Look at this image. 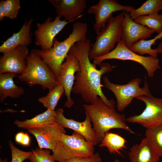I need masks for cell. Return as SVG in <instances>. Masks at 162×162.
Returning a JSON list of instances; mask_svg holds the SVG:
<instances>
[{
  "instance_id": "22",
  "label": "cell",
  "mask_w": 162,
  "mask_h": 162,
  "mask_svg": "<svg viewBox=\"0 0 162 162\" xmlns=\"http://www.w3.org/2000/svg\"><path fill=\"white\" fill-rule=\"evenodd\" d=\"M127 141L118 134L108 132L105 134L100 147H106L111 154H121V151L126 148Z\"/></svg>"
},
{
  "instance_id": "13",
  "label": "cell",
  "mask_w": 162,
  "mask_h": 162,
  "mask_svg": "<svg viewBox=\"0 0 162 162\" xmlns=\"http://www.w3.org/2000/svg\"><path fill=\"white\" fill-rule=\"evenodd\" d=\"M29 54L28 47L23 46L3 54L0 59V74H22L26 68Z\"/></svg>"
},
{
  "instance_id": "24",
  "label": "cell",
  "mask_w": 162,
  "mask_h": 162,
  "mask_svg": "<svg viewBox=\"0 0 162 162\" xmlns=\"http://www.w3.org/2000/svg\"><path fill=\"white\" fill-rule=\"evenodd\" d=\"M162 10V0H147L129 14L132 19L134 20L140 16L158 13Z\"/></svg>"
},
{
  "instance_id": "32",
  "label": "cell",
  "mask_w": 162,
  "mask_h": 162,
  "mask_svg": "<svg viewBox=\"0 0 162 162\" xmlns=\"http://www.w3.org/2000/svg\"><path fill=\"white\" fill-rule=\"evenodd\" d=\"M30 143V137L27 133H25L21 145L24 146H29Z\"/></svg>"
},
{
  "instance_id": "18",
  "label": "cell",
  "mask_w": 162,
  "mask_h": 162,
  "mask_svg": "<svg viewBox=\"0 0 162 162\" xmlns=\"http://www.w3.org/2000/svg\"><path fill=\"white\" fill-rule=\"evenodd\" d=\"M33 21L32 18L26 20L19 32L14 33L3 42L0 46V52L3 54L19 46L28 47L32 41L31 28Z\"/></svg>"
},
{
  "instance_id": "27",
  "label": "cell",
  "mask_w": 162,
  "mask_h": 162,
  "mask_svg": "<svg viewBox=\"0 0 162 162\" xmlns=\"http://www.w3.org/2000/svg\"><path fill=\"white\" fill-rule=\"evenodd\" d=\"M145 136L160 156L162 157V125L146 129Z\"/></svg>"
},
{
  "instance_id": "21",
  "label": "cell",
  "mask_w": 162,
  "mask_h": 162,
  "mask_svg": "<svg viewBox=\"0 0 162 162\" xmlns=\"http://www.w3.org/2000/svg\"><path fill=\"white\" fill-rule=\"evenodd\" d=\"M56 122V111L47 109L45 112L37 115L31 119L23 121L16 120L14 123L18 128L28 130L54 123Z\"/></svg>"
},
{
  "instance_id": "19",
  "label": "cell",
  "mask_w": 162,
  "mask_h": 162,
  "mask_svg": "<svg viewBox=\"0 0 162 162\" xmlns=\"http://www.w3.org/2000/svg\"><path fill=\"white\" fill-rule=\"evenodd\" d=\"M128 155L130 162H159L160 157L146 137L132 146Z\"/></svg>"
},
{
  "instance_id": "37",
  "label": "cell",
  "mask_w": 162,
  "mask_h": 162,
  "mask_svg": "<svg viewBox=\"0 0 162 162\" xmlns=\"http://www.w3.org/2000/svg\"><path fill=\"white\" fill-rule=\"evenodd\" d=\"M114 162H120V161L118 159H116L114 160Z\"/></svg>"
},
{
  "instance_id": "30",
  "label": "cell",
  "mask_w": 162,
  "mask_h": 162,
  "mask_svg": "<svg viewBox=\"0 0 162 162\" xmlns=\"http://www.w3.org/2000/svg\"><path fill=\"white\" fill-rule=\"evenodd\" d=\"M9 145L11 153V162H23L28 159L32 151L25 152L19 149L15 146L11 141L9 142Z\"/></svg>"
},
{
  "instance_id": "7",
  "label": "cell",
  "mask_w": 162,
  "mask_h": 162,
  "mask_svg": "<svg viewBox=\"0 0 162 162\" xmlns=\"http://www.w3.org/2000/svg\"><path fill=\"white\" fill-rule=\"evenodd\" d=\"M103 79L104 86L115 95L117 101L116 108L119 112L123 111L134 98L152 95L146 78L142 87L140 86L141 80L139 78L134 79L124 85L114 84L109 80L106 76H103Z\"/></svg>"
},
{
  "instance_id": "36",
  "label": "cell",
  "mask_w": 162,
  "mask_h": 162,
  "mask_svg": "<svg viewBox=\"0 0 162 162\" xmlns=\"http://www.w3.org/2000/svg\"><path fill=\"white\" fill-rule=\"evenodd\" d=\"M0 162H8L7 159L5 158L4 160H2L1 158L0 159Z\"/></svg>"
},
{
  "instance_id": "2",
  "label": "cell",
  "mask_w": 162,
  "mask_h": 162,
  "mask_svg": "<svg viewBox=\"0 0 162 162\" xmlns=\"http://www.w3.org/2000/svg\"><path fill=\"white\" fill-rule=\"evenodd\" d=\"M83 106L93 123L97 144L100 143L105 134L112 129H122L135 134L127 124L125 114L109 107L99 97L94 103L84 104Z\"/></svg>"
},
{
  "instance_id": "34",
  "label": "cell",
  "mask_w": 162,
  "mask_h": 162,
  "mask_svg": "<svg viewBox=\"0 0 162 162\" xmlns=\"http://www.w3.org/2000/svg\"><path fill=\"white\" fill-rule=\"evenodd\" d=\"M24 134L25 133L22 132H18L16 134L15 136V140L17 143L21 144Z\"/></svg>"
},
{
  "instance_id": "14",
  "label": "cell",
  "mask_w": 162,
  "mask_h": 162,
  "mask_svg": "<svg viewBox=\"0 0 162 162\" xmlns=\"http://www.w3.org/2000/svg\"><path fill=\"white\" fill-rule=\"evenodd\" d=\"M121 40L129 48L132 44L142 39L150 38L155 31L143 26L132 19L129 13L124 11L122 22Z\"/></svg>"
},
{
  "instance_id": "8",
  "label": "cell",
  "mask_w": 162,
  "mask_h": 162,
  "mask_svg": "<svg viewBox=\"0 0 162 162\" xmlns=\"http://www.w3.org/2000/svg\"><path fill=\"white\" fill-rule=\"evenodd\" d=\"M110 59L130 60L137 62L144 68L148 76L150 78L154 77L155 72L161 68L159 59L157 58L143 56L135 53L127 47L121 40L110 52L94 58L93 63L96 65H100L104 60Z\"/></svg>"
},
{
  "instance_id": "5",
  "label": "cell",
  "mask_w": 162,
  "mask_h": 162,
  "mask_svg": "<svg viewBox=\"0 0 162 162\" xmlns=\"http://www.w3.org/2000/svg\"><path fill=\"white\" fill-rule=\"evenodd\" d=\"M81 134L74 131L71 135L63 134L52 150L56 161L77 157H88L94 154V146Z\"/></svg>"
},
{
  "instance_id": "20",
  "label": "cell",
  "mask_w": 162,
  "mask_h": 162,
  "mask_svg": "<svg viewBox=\"0 0 162 162\" xmlns=\"http://www.w3.org/2000/svg\"><path fill=\"white\" fill-rule=\"evenodd\" d=\"M17 74L7 73L0 74V102L2 103L8 97L18 98L25 93V90L21 86H17L14 79Z\"/></svg>"
},
{
  "instance_id": "31",
  "label": "cell",
  "mask_w": 162,
  "mask_h": 162,
  "mask_svg": "<svg viewBox=\"0 0 162 162\" xmlns=\"http://www.w3.org/2000/svg\"><path fill=\"white\" fill-rule=\"evenodd\" d=\"M99 154L96 152L88 157H77L61 160L59 162H101Z\"/></svg>"
},
{
  "instance_id": "23",
  "label": "cell",
  "mask_w": 162,
  "mask_h": 162,
  "mask_svg": "<svg viewBox=\"0 0 162 162\" xmlns=\"http://www.w3.org/2000/svg\"><path fill=\"white\" fill-rule=\"evenodd\" d=\"M162 38V31L154 37L153 39L148 40L142 39L132 44L128 48L136 53L142 56L145 54H148L154 58H157V50L156 49L151 48L152 45H154L156 41Z\"/></svg>"
},
{
  "instance_id": "16",
  "label": "cell",
  "mask_w": 162,
  "mask_h": 162,
  "mask_svg": "<svg viewBox=\"0 0 162 162\" xmlns=\"http://www.w3.org/2000/svg\"><path fill=\"white\" fill-rule=\"evenodd\" d=\"M56 111V122L64 128L72 130L82 135L88 142L94 146L97 144L95 133L92 127L91 120L86 112V118L82 122H79L73 119H68L64 116L62 108H58Z\"/></svg>"
},
{
  "instance_id": "3",
  "label": "cell",
  "mask_w": 162,
  "mask_h": 162,
  "mask_svg": "<svg viewBox=\"0 0 162 162\" xmlns=\"http://www.w3.org/2000/svg\"><path fill=\"white\" fill-rule=\"evenodd\" d=\"M88 31L86 23L76 22L73 26L72 31L69 36L63 41L55 38L53 45L50 49H34L35 52L49 67L56 78L60 68L73 45L77 42L86 40Z\"/></svg>"
},
{
  "instance_id": "10",
  "label": "cell",
  "mask_w": 162,
  "mask_h": 162,
  "mask_svg": "<svg viewBox=\"0 0 162 162\" xmlns=\"http://www.w3.org/2000/svg\"><path fill=\"white\" fill-rule=\"evenodd\" d=\"M135 8L131 6L122 5L116 0H100L96 4L90 7L87 13L94 15V28L97 34L105 26L113 13L119 11L130 13Z\"/></svg>"
},
{
  "instance_id": "25",
  "label": "cell",
  "mask_w": 162,
  "mask_h": 162,
  "mask_svg": "<svg viewBox=\"0 0 162 162\" xmlns=\"http://www.w3.org/2000/svg\"><path fill=\"white\" fill-rule=\"evenodd\" d=\"M49 91L46 96L39 98L38 101L47 109L55 111L61 97L64 93V90L63 86L59 83Z\"/></svg>"
},
{
  "instance_id": "35",
  "label": "cell",
  "mask_w": 162,
  "mask_h": 162,
  "mask_svg": "<svg viewBox=\"0 0 162 162\" xmlns=\"http://www.w3.org/2000/svg\"><path fill=\"white\" fill-rule=\"evenodd\" d=\"M156 49L158 53H160L162 55V41L159 44Z\"/></svg>"
},
{
  "instance_id": "11",
  "label": "cell",
  "mask_w": 162,
  "mask_h": 162,
  "mask_svg": "<svg viewBox=\"0 0 162 162\" xmlns=\"http://www.w3.org/2000/svg\"><path fill=\"white\" fill-rule=\"evenodd\" d=\"M61 17L57 16L54 20L48 18L44 22L37 24V29L34 32L35 44L40 46L41 49H50L53 46L56 36L68 23L65 20H62Z\"/></svg>"
},
{
  "instance_id": "26",
  "label": "cell",
  "mask_w": 162,
  "mask_h": 162,
  "mask_svg": "<svg viewBox=\"0 0 162 162\" xmlns=\"http://www.w3.org/2000/svg\"><path fill=\"white\" fill-rule=\"evenodd\" d=\"M136 22L159 34L162 31V14H154L140 16L134 20Z\"/></svg>"
},
{
  "instance_id": "29",
  "label": "cell",
  "mask_w": 162,
  "mask_h": 162,
  "mask_svg": "<svg viewBox=\"0 0 162 162\" xmlns=\"http://www.w3.org/2000/svg\"><path fill=\"white\" fill-rule=\"evenodd\" d=\"M19 0H4V14L5 17L14 20L16 18L20 8Z\"/></svg>"
},
{
  "instance_id": "33",
  "label": "cell",
  "mask_w": 162,
  "mask_h": 162,
  "mask_svg": "<svg viewBox=\"0 0 162 162\" xmlns=\"http://www.w3.org/2000/svg\"><path fill=\"white\" fill-rule=\"evenodd\" d=\"M5 17L4 14V0L0 1V21H2Z\"/></svg>"
},
{
  "instance_id": "12",
  "label": "cell",
  "mask_w": 162,
  "mask_h": 162,
  "mask_svg": "<svg viewBox=\"0 0 162 162\" xmlns=\"http://www.w3.org/2000/svg\"><path fill=\"white\" fill-rule=\"evenodd\" d=\"M80 70V66L77 58L70 51L65 61L61 66L56 78L58 82L63 86L64 90V95L67 98L64 107L70 108L74 104V101L71 97V93L74 84L75 74Z\"/></svg>"
},
{
  "instance_id": "17",
  "label": "cell",
  "mask_w": 162,
  "mask_h": 162,
  "mask_svg": "<svg viewBox=\"0 0 162 162\" xmlns=\"http://www.w3.org/2000/svg\"><path fill=\"white\" fill-rule=\"evenodd\" d=\"M56 10L57 16L70 22L81 15L86 7V0H48Z\"/></svg>"
},
{
  "instance_id": "1",
  "label": "cell",
  "mask_w": 162,
  "mask_h": 162,
  "mask_svg": "<svg viewBox=\"0 0 162 162\" xmlns=\"http://www.w3.org/2000/svg\"><path fill=\"white\" fill-rule=\"evenodd\" d=\"M92 44L91 40L87 39L75 43L70 50L77 58L80 68V71L75 75V82L72 92L80 94L87 103H94L99 97L109 107L115 109V102L112 99H107L102 91L104 86L101 83L102 76L112 71L114 67L104 62L100 65V69H97L96 65L91 62L89 57Z\"/></svg>"
},
{
  "instance_id": "6",
  "label": "cell",
  "mask_w": 162,
  "mask_h": 162,
  "mask_svg": "<svg viewBox=\"0 0 162 162\" xmlns=\"http://www.w3.org/2000/svg\"><path fill=\"white\" fill-rule=\"evenodd\" d=\"M125 11L115 16H112L105 26L97 34L96 40L89 53L90 59L105 55L116 47L121 40L122 22Z\"/></svg>"
},
{
  "instance_id": "28",
  "label": "cell",
  "mask_w": 162,
  "mask_h": 162,
  "mask_svg": "<svg viewBox=\"0 0 162 162\" xmlns=\"http://www.w3.org/2000/svg\"><path fill=\"white\" fill-rule=\"evenodd\" d=\"M28 159L30 162H56L50 152L47 149L37 148L32 150Z\"/></svg>"
},
{
  "instance_id": "9",
  "label": "cell",
  "mask_w": 162,
  "mask_h": 162,
  "mask_svg": "<svg viewBox=\"0 0 162 162\" xmlns=\"http://www.w3.org/2000/svg\"><path fill=\"white\" fill-rule=\"evenodd\" d=\"M136 99L144 102L145 108L140 114L127 118V122L138 123L146 129L162 125V98L151 95L142 96Z\"/></svg>"
},
{
  "instance_id": "4",
  "label": "cell",
  "mask_w": 162,
  "mask_h": 162,
  "mask_svg": "<svg viewBox=\"0 0 162 162\" xmlns=\"http://www.w3.org/2000/svg\"><path fill=\"white\" fill-rule=\"evenodd\" d=\"M26 63L24 71L17 76L20 82H26L30 87L39 85L49 91L59 83L51 70L34 49L29 53Z\"/></svg>"
},
{
  "instance_id": "15",
  "label": "cell",
  "mask_w": 162,
  "mask_h": 162,
  "mask_svg": "<svg viewBox=\"0 0 162 162\" xmlns=\"http://www.w3.org/2000/svg\"><path fill=\"white\" fill-rule=\"evenodd\" d=\"M28 130L35 137L39 148L52 151L56 146L62 135L66 133L64 128L57 122Z\"/></svg>"
},
{
  "instance_id": "38",
  "label": "cell",
  "mask_w": 162,
  "mask_h": 162,
  "mask_svg": "<svg viewBox=\"0 0 162 162\" xmlns=\"http://www.w3.org/2000/svg\"><path fill=\"white\" fill-rule=\"evenodd\" d=\"M26 162H27L26 161Z\"/></svg>"
}]
</instances>
